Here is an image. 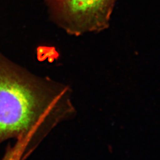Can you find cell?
<instances>
[{
    "label": "cell",
    "mask_w": 160,
    "mask_h": 160,
    "mask_svg": "<svg viewBox=\"0 0 160 160\" xmlns=\"http://www.w3.org/2000/svg\"><path fill=\"white\" fill-rule=\"evenodd\" d=\"M75 112L68 86L33 74L0 53V144L28 137L34 151Z\"/></svg>",
    "instance_id": "obj_1"
},
{
    "label": "cell",
    "mask_w": 160,
    "mask_h": 160,
    "mask_svg": "<svg viewBox=\"0 0 160 160\" xmlns=\"http://www.w3.org/2000/svg\"><path fill=\"white\" fill-rule=\"evenodd\" d=\"M53 20L68 33L100 32L109 25L116 0H45Z\"/></svg>",
    "instance_id": "obj_2"
},
{
    "label": "cell",
    "mask_w": 160,
    "mask_h": 160,
    "mask_svg": "<svg viewBox=\"0 0 160 160\" xmlns=\"http://www.w3.org/2000/svg\"><path fill=\"white\" fill-rule=\"evenodd\" d=\"M31 141L28 137L16 139L14 145H8L1 160H25L32 154Z\"/></svg>",
    "instance_id": "obj_3"
}]
</instances>
